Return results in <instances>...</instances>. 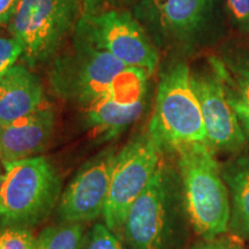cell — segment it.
Returning <instances> with one entry per match:
<instances>
[{
    "mask_svg": "<svg viewBox=\"0 0 249 249\" xmlns=\"http://www.w3.org/2000/svg\"><path fill=\"white\" fill-rule=\"evenodd\" d=\"M231 198L230 229L249 239V155L229 164L222 172Z\"/></svg>",
    "mask_w": 249,
    "mask_h": 249,
    "instance_id": "cell-16",
    "label": "cell"
},
{
    "mask_svg": "<svg viewBox=\"0 0 249 249\" xmlns=\"http://www.w3.org/2000/svg\"><path fill=\"white\" fill-rule=\"evenodd\" d=\"M187 222L178 170L161 160L127 214L123 227L124 240L132 249H183Z\"/></svg>",
    "mask_w": 249,
    "mask_h": 249,
    "instance_id": "cell-2",
    "label": "cell"
},
{
    "mask_svg": "<svg viewBox=\"0 0 249 249\" xmlns=\"http://www.w3.org/2000/svg\"><path fill=\"white\" fill-rule=\"evenodd\" d=\"M148 132L161 150L174 151L182 145L208 142L191 70L185 62L161 75Z\"/></svg>",
    "mask_w": 249,
    "mask_h": 249,
    "instance_id": "cell-5",
    "label": "cell"
},
{
    "mask_svg": "<svg viewBox=\"0 0 249 249\" xmlns=\"http://www.w3.org/2000/svg\"><path fill=\"white\" fill-rule=\"evenodd\" d=\"M211 62L225 86L230 104L240 121L246 135H249V55L233 53Z\"/></svg>",
    "mask_w": 249,
    "mask_h": 249,
    "instance_id": "cell-14",
    "label": "cell"
},
{
    "mask_svg": "<svg viewBox=\"0 0 249 249\" xmlns=\"http://www.w3.org/2000/svg\"><path fill=\"white\" fill-rule=\"evenodd\" d=\"M34 241L29 227L0 224V249H33Z\"/></svg>",
    "mask_w": 249,
    "mask_h": 249,
    "instance_id": "cell-18",
    "label": "cell"
},
{
    "mask_svg": "<svg viewBox=\"0 0 249 249\" xmlns=\"http://www.w3.org/2000/svg\"><path fill=\"white\" fill-rule=\"evenodd\" d=\"M2 181H4V174H1V173H0V191H1Z\"/></svg>",
    "mask_w": 249,
    "mask_h": 249,
    "instance_id": "cell-25",
    "label": "cell"
},
{
    "mask_svg": "<svg viewBox=\"0 0 249 249\" xmlns=\"http://www.w3.org/2000/svg\"><path fill=\"white\" fill-rule=\"evenodd\" d=\"M149 75L81 40L75 52L57 61L52 81L58 92L85 107L104 95L133 104L144 99Z\"/></svg>",
    "mask_w": 249,
    "mask_h": 249,
    "instance_id": "cell-1",
    "label": "cell"
},
{
    "mask_svg": "<svg viewBox=\"0 0 249 249\" xmlns=\"http://www.w3.org/2000/svg\"><path fill=\"white\" fill-rule=\"evenodd\" d=\"M192 82L200 103L210 147L214 151L239 150L246 142V133L230 104L225 86L213 62L208 73L192 74Z\"/></svg>",
    "mask_w": 249,
    "mask_h": 249,
    "instance_id": "cell-10",
    "label": "cell"
},
{
    "mask_svg": "<svg viewBox=\"0 0 249 249\" xmlns=\"http://www.w3.org/2000/svg\"><path fill=\"white\" fill-rule=\"evenodd\" d=\"M144 101L123 104L107 96H101L87 105V120L96 133L105 140L119 135L141 116Z\"/></svg>",
    "mask_w": 249,
    "mask_h": 249,
    "instance_id": "cell-15",
    "label": "cell"
},
{
    "mask_svg": "<svg viewBox=\"0 0 249 249\" xmlns=\"http://www.w3.org/2000/svg\"><path fill=\"white\" fill-rule=\"evenodd\" d=\"M80 0H20L9 31L21 43L31 65L46 60L67 36Z\"/></svg>",
    "mask_w": 249,
    "mask_h": 249,
    "instance_id": "cell-7",
    "label": "cell"
},
{
    "mask_svg": "<svg viewBox=\"0 0 249 249\" xmlns=\"http://www.w3.org/2000/svg\"><path fill=\"white\" fill-rule=\"evenodd\" d=\"M149 8L161 29L185 36L203 22L211 8V0H149Z\"/></svg>",
    "mask_w": 249,
    "mask_h": 249,
    "instance_id": "cell-13",
    "label": "cell"
},
{
    "mask_svg": "<svg viewBox=\"0 0 249 249\" xmlns=\"http://www.w3.org/2000/svg\"><path fill=\"white\" fill-rule=\"evenodd\" d=\"M189 223L204 240L222 236L230 229L231 204L214 150L208 142L176 149Z\"/></svg>",
    "mask_w": 249,
    "mask_h": 249,
    "instance_id": "cell-3",
    "label": "cell"
},
{
    "mask_svg": "<svg viewBox=\"0 0 249 249\" xmlns=\"http://www.w3.org/2000/svg\"><path fill=\"white\" fill-rule=\"evenodd\" d=\"M163 150L150 133L130 140L117 155L110 193L105 204V225L112 232H121L130 208L158 169Z\"/></svg>",
    "mask_w": 249,
    "mask_h": 249,
    "instance_id": "cell-6",
    "label": "cell"
},
{
    "mask_svg": "<svg viewBox=\"0 0 249 249\" xmlns=\"http://www.w3.org/2000/svg\"><path fill=\"white\" fill-rule=\"evenodd\" d=\"M80 1H82L83 2V5L86 6L87 8H91V7H93V6H96L98 4L99 1H101V0H80Z\"/></svg>",
    "mask_w": 249,
    "mask_h": 249,
    "instance_id": "cell-24",
    "label": "cell"
},
{
    "mask_svg": "<svg viewBox=\"0 0 249 249\" xmlns=\"http://www.w3.org/2000/svg\"><path fill=\"white\" fill-rule=\"evenodd\" d=\"M193 249H244L238 242L231 240L229 238H218L204 240L195 246Z\"/></svg>",
    "mask_w": 249,
    "mask_h": 249,
    "instance_id": "cell-22",
    "label": "cell"
},
{
    "mask_svg": "<svg viewBox=\"0 0 249 249\" xmlns=\"http://www.w3.org/2000/svg\"><path fill=\"white\" fill-rule=\"evenodd\" d=\"M20 0H0V26L11 22Z\"/></svg>",
    "mask_w": 249,
    "mask_h": 249,
    "instance_id": "cell-23",
    "label": "cell"
},
{
    "mask_svg": "<svg viewBox=\"0 0 249 249\" xmlns=\"http://www.w3.org/2000/svg\"><path fill=\"white\" fill-rule=\"evenodd\" d=\"M52 108L40 107L30 116L0 124V160L11 163L27 160L45 149L53 133Z\"/></svg>",
    "mask_w": 249,
    "mask_h": 249,
    "instance_id": "cell-11",
    "label": "cell"
},
{
    "mask_svg": "<svg viewBox=\"0 0 249 249\" xmlns=\"http://www.w3.org/2000/svg\"><path fill=\"white\" fill-rule=\"evenodd\" d=\"M83 249H124L117 235L105 224H95Z\"/></svg>",
    "mask_w": 249,
    "mask_h": 249,
    "instance_id": "cell-19",
    "label": "cell"
},
{
    "mask_svg": "<svg viewBox=\"0 0 249 249\" xmlns=\"http://www.w3.org/2000/svg\"><path fill=\"white\" fill-rule=\"evenodd\" d=\"M44 92L36 75L14 65L0 79V124H11L43 107Z\"/></svg>",
    "mask_w": 249,
    "mask_h": 249,
    "instance_id": "cell-12",
    "label": "cell"
},
{
    "mask_svg": "<svg viewBox=\"0 0 249 249\" xmlns=\"http://www.w3.org/2000/svg\"><path fill=\"white\" fill-rule=\"evenodd\" d=\"M83 223H59L45 227L35 238L33 249H80L83 244Z\"/></svg>",
    "mask_w": 249,
    "mask_h": 249,
    "instance_id": "cell-17",
    "label": "cell"
},
{
    "mask_svg": "<svg viewBox=\"0 0 249 249\" xmlns=\"http://www.w3.org/2000/svg\"><path fill=\"white\" fill-rule=\"evenodd\" d=\"M0 191L1 224L31 227L45 220L59 203L61 178L45 157L4 163Z\"/></svg>",
    "mask_w": 249,
    "mask_h": 249,
    "instance_id": "cell-4",
    "label": "cell"
},
{
    "mask_svg": "<svg viewBox=\"0 0 249 249\" xmlns=\"http://www.w3.org/2000/svg\"><path fill=\"white\" fill-rule=\"evenodd\" d=\"M81 40L117 58L128 67L152 74L158 53L142 27L128 13L104 12L90 15L81 26Z\"/></svg>",
    "mask_w": 249,
    "mask_h": 249,
    "instance_id": "cell-8",
    "label": "cell"
},
{
    "mask_svg": "<svg viewBox=\"0 0 249 249\" xmlns=\"http://www.w3.org/2000/svg\"><path fill=\"white\" fill-rule=\"evenodd\" d=\"M116 158L113 149H105L81 166L59 200L61 223L89 222L103 214Z\"/></svg>",
    "mask_w": 249,
    "mask_h": 249,
    "instance_id": "cell-9",
    "label": "cell"
},
{
    "mask_svg": "<svg viewBox=\"0 0 249 249\" xmlns=\"http://www.w3.org/2000/svg\"><path fill=\"white\" fill-rule=\"evenodd\" d=\"M22 54V45L15 37H0V79Z\"/></svg>",
    "mask_w": 249,
    "mask_h": 249,
    "instance_id": "cell-20",
    "label": "cell"
},
{
    "mask_svg": "<svg viewBox=\"0 0 249 249\" xmlns=\"http://www.w3.org/2000/svg\"><path fill=\"white\" fill-rule=\"evenodd\" d=\"M226 2L236 23L249 30V0H226Z\"/></svg>",
    "mask_w": 249,
    "mask_h": 249,
    "instance_id": "cell-21",
    "label": "cell"
}]
</instances>
